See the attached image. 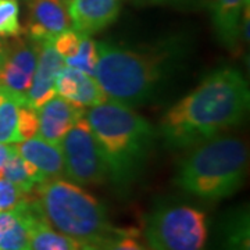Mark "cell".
Listing matches in <instances>:
<instances>
[{
	"label": "cell",
	"mask_w": 250,
	"mask_h": 250,
	"mask_svg": "<svg viewBox=\"0 0 250 250\" xmlns=\"http://www.w3.org/2000/svg\"><path fill=\"white\" fill-rule=\"evenodd\" d=\"M249 103V85L243 74L220 68L166 111L160 121L161 138L171 149L193 147L241 124Z\"/></svg>",
	"instance_id": "obj_1"
},
{
	"label": "cell",
	"mask_w": 250,
	"mask_h": 250,
	"mask_svg": "<svg viewBox=\"0 0 250 250\" xmlns=\"http://www.w3.org/2000/svg\"><path fill=\"white\" fill-rule=\"evenodd\" d=\"M85 118L107 164L108 179L121 193L126 192L142 171L154 128L134 108L107 100L89 107Z\"/></svg>",
	"instance_id": "obj_2"
},
{
	"label": "cell",
	"mask_w": 250,
	"mask_h": 250,
	"mask_svg": "<svg viewBox=\"0 0 250 250\" xmlns=\"http://www.w3.org/2000/svg\"><path fill=\"white\" fill-rule=\"evenodd\" d=\"M249 153L243 141L214 136L193 146L181 160L175 184L202 200H221L236 193L245 182Z\"/></svg>",
	"instance_id": "obj_3"
},
{
	"label": "cell",
	"mask_w": 250,
	"mask_h": 250,
	"mask_svg": "<svg viewBox=\"0 0 250 250\" xmlns=\"http://www.w3.org/2000/svg\"><path fill=\"white\" fill-rule=\"evenodd\" d=\"M93 77L110 102L134 108L146 104L166 78V52H138L96 42Z\"/></svg>",
	"instance_id": "obj_4"
},
{
	"label": "cell",
	"mask_w": 250,
	"mask_h": 250,
	"mask_svg": "<svg viewBox=\"0 0 250 250\" xmlns=\"http://www.w3.org/2000/svg\"><path fill=\"white\" fill-rule=\"evenodd\" d=\"M34 195L47 223L80 245L103 238L114 229L106 206L71 181H43L36 185Z\"/></svg>",
	"instance_id": "obj_5"
},
{
	"label": "cell",
	"mask_w": 250,
	"mask_h": 250,
	"mask_svg": "<svg viewBox=\"0 0 250 250\" xmlns=\"http://www.w3.org/2000/svg\"><path fill=\"white\" fill-rule=\"evenodd\" d=\"M143 236L150 250H206L207 215L195 206L160 203L146 215Z\"/></svg>",
	"instance_id": "obj_6"
},
{
	"label": "cell",
	"mask_w": 250,
	"mask_h": 250,
	"mask_svg": "<svg viewBox=\"0 0 250 250\" xmlns=\"http://www.w3.org/2000/svg\"><path fill=\"white\" fill-rule=\"evenodd\" d=\"M60 149L65 177L77 185H102L108 179L107 164L85 117L64 135Z\"/></svg>",
	"instance_id": "obj_7"
},
{
	"label": "cell",
	"mask_w": 250,
	"mask_h": 250,
	"mask_svg": "<svg viewBox=\"0 0 250 250\" xmlns=\"http://www.w3.org/2000/svg\"><path fill=\"white\" fill-rule=\"evenodd\" d=\"M39 45L25 38L17 39L3 50L0 65V92L16 99L21 106H27V96L38 62Z\"/></svg>",
	"instance_id": "obj_8"
},
{
	"label": "cell",
	"mask_w": 250,
	"mask_h": 250,
	"mask_svg": "<svg viewBox=\"0 0 250 250\" xmlns=\"http://www.w3.org/2000/svg\"><path fill=\"white\" fill-rule=\"evenodd\" d=\"M27 38L38 43L53 41L62 31L71 28L67 6L62 0H27Z\"/></svg>",
	"instance_id": "obj_9"
},
{
	"label": "cell",
	"mask_w": 250,
	"mask_h": 250,
	"mask_svg": "<svg viewBox=\"0 0 250 250\" xmlns=\"http://www.w3.org/2000/svg\"><path fill=\"white\" fill-rule=\"evenodd\" d=\"M36 114L39 124L36 136L59 145L72 125L85 117V110L56 95L36 108Z\"/></svg>",
	"instance_id": "obj_10"
},
{
	"label": "cell",
	"mask_w": 250,
	"mask_h": 250,
	"mask_svg": "<svg viewBox=\"0 0 250 250\" xmlns=\"http://www.w3.org/2000/svg\"><path fill=\"white\" fill-rule=\"evenodd\" d=\"M123 0H71L68 16L71 28L83 35H93L114 22Z\"/></svg>",
	"instance_id": "obj_11"
},
{
	"label": "cell",
	"mask_w": 250,
	"mask_h": 250,
	"mask_svg": "<svg viewBox=\"0 0 250 250\" xmlns=\"http://www.w3.org/2000/svg\"><path fill=\"white\" fill-rule=\"evenodd\" d=\"M64 65L62 57L56 52L50 41L39 45L38 62L27 96L28 107L36 110L49 99L56 96V77Z\"/></svg>",
	"instance_id": "obj_12"
},
{
	"label": "cell",
	"mask_w": 250,
	"mask_h": 250,
	"mask_svg": "<svg viewBox=\"0 0 250 250\" xmlns=\"http://www.w3.org/2000/svg\"><path fill=\"white\" fill-rule=\"evenodd\" d=\"M54 86L57 96L81 107H93L107 100L93 75L70 65H64L57 74Z\"/></svg>",
	"instance_id": "obj_13"
},
{
	"label": "cell",
	"mask_w": 250,
	"mask_h": 250,
	"mask_svg": "<svg viewBox=\"0 0 250 250\" xmlns=\"http://www.w3.org/2000/svg\"><path fill=\"white\" fill-rule=\"evenodd\" d=\"M20 143L21 145L17 146L18 154L31 163L45 181L65 177L60 145L47 142L39 136H32Z\"/></svg>",
	"instance_id": "obj_14"
},
{
	"label": "cell",
	"mask_w": 250,
	"mask_h": 250,
	"mask_svg": "<svg viewBox=\"0 0 250 250\" xmlns=\"http://www.w3.org/2000/svg\"><path fill=\"white\" fill-rule=\"evenodd\" d=\"M243 7H246L243 0H214L213 3L215 32L221 45L231 52H235L238 47L241 31L239 21Z\"/></svg>",
	"instance_id": "obj_15"
},
{
	"label": "cell",
	"mask_w": 250,
	"mask_h": 250,
	"mask_svg": "<svg viewBox=\"0 0 250 250\" xmlns=\"http://www.w3.org/2000/svg\"><path fill=\"white\" fill-rule=\"evenodd\" d=\"M217 250H250V224L248 207L229 211L218 228Z\"/></svg>",
	"instance_id": "obj_16"
},
{
	"label": "cell",
	"mask_w": 250,
	"mask_h": 250,
	"mask_svg": "<svg viewBox=\"0 0 250 250\" xmlns=\"http://www.w3.org/2000/svg\"><path fill=\"white\" fill-rule=\"evenodd\" d=\"M0 250H31L29 224L20 206L0 211Z\"/></svg>",
	"instance_id": "obj_17"
},
{
	"label": "cell",
	"mask_w": 250,
	"mask_h": 250,
	"mask_svg": "<svg viewBox=\"0 0 250 250\" xmlns=\"http://www.w3.org/2000/svg\"><path fill=\"white\" fill-rule=\"evenodd\" d=\"M31 250H81L80 243L56 231L47 220H41L29 228Z\"/></svg>",
	"instance_id": "obj_18"
},
{
	"label": "cell",
	"mask_w": 250,
	"mask_h": 250,
	"mask_svg": "<svg viewBox=\"0 0 250 250\" xmlns=\"http://www.w3.org/2000/svg\"><path fill=\"white\" fill-rule=\"evenodd\" d=\"M0 177L10 181L25 193H32L36 185L45 181L31 163L18 154V150L6 161L0 170Z\"/></svg>",
	"instance_id": "obj_19"
},
{
	"label": "cell",
	"mask_w": 250,
	"mask_h": 250,
	"mask_svg": "<svg viewBox=\"0 0 250 250\" xmlns=\"http://www.w3.org/2000/svg\"><path fill=\"white\" fill-rule=\"evenodd\" d=\"M81 250H150L136 231L114 228L111 232L96 241L81 243Z\"/></svg>",
	"instance_id": "obj_20"
},
{
	"label": "cell",
	"mask_w": 250,
	"mask_h": 250,
	"mask_svg": "<svg viewBox=\"0 0 250 250\" xmlns=\"http://www.w3.org/2000/svg\"><path fill=\"white\" fill-rule=\"evenodd\" d=\"M16 99L0 92V143H20L18 132V108Z\"/></svg>",
	"instance_id": "obj_21"
},
{
	"label": "cell",
	"mask_w": 250,
	"mask_h": 250,
	"mask_svg": "<svg viewBox=\"0 0 250 250\" xmlns=\"http://www.w3.org/2000/svg\"><path fill=\"white\" fill-rule=\"evenodd\" d=\"M96 59H98L96 42L90 36L83 35L77 54L72 56L71 59L64 60V64L70 65V67H74L77 70H81V71L86 72L89 75H93L95 65H96Z\"/></svg>",
	"instance_id": "obj_22"
},
{
	"label": "cell",
	"mask_w": 250,
	"mask_h": 250,
	"mask_svg": "<svg viewBox=\"0 0 250 250\" xmlns=\"http://www.w3.org/2000/svg\"><path fill=\"white\" fill-rule=\"evenodd\" d=\"M21 31L18 0H0V36L17 38Z\"/></svg>",
	"instance_id": "obj_23"
},
{
	"label": "cell",
	"mask_w": 250,
	"mask_h": 250,
	"mask_svg": "<svg viewBox=\"0 0 250 250\" xmlns=\"http://www.w3.org/2000/svg\"><path fill=\"white\" fill-rule=\"evenodd\" d=\"M82 36H83V34H80L74 28H68V29L62 31L60 35L54 38L52 41V45L56 49V52L62 56V60H67V59H71L72 56L77 54L78 49H80Z\"/></svg>",
	"instance_id": "obj_24"
},
{
	"label": "cell",
	"mask_w": 250,
	"mask_h": 250,
	"mask_svg": "<svg viewBox=\"0 0 250 250\" xmlns=\"http://www.w3.org/2000/svg\"><path fill=\"white\" fill-rule=\"evenodd\" d=\"M28 195L29 193L22 192L14 184L0 177V211L14 210L27 199Z\"/></svg>",
	"instance_id": "obj_25"
},
{
	"label": "cell",
	"mask_w": 250,
	"mask_h": 250,
	"mask_svg": "<svg viewBox=\"0 0 250 250\" xmlns=\"http://www.w3.org/2000/svg\"><path fill=\"white\" fill-rule=\"evenodd\" d=\"M38 114L36 110L28 106H20L18 108V132L20 139L27 141L38 135Z\"/></svg>",
	"instance_id": "obj_26"
},
{
	"label": "cell",
	"mask_w": 250,
	"mask_h": 250,
	"mask_svg": "<svg viewBox=\"0 0 250 250\" xmlns=\"http://www.w3.org/2000/svg\"><path fill=\"white\" fill-rule=\"evenodd\" d=\"M14 153H17V146L16 145L0 143V170L3 168L6 161L9 160Z\"/></svg>",
	"instance_id": "obj_27"
},
{
	"label": "cell",
	"mask_w": 250,
	"mask_h": 250,
	"mask_svg": "<svg viewBox=\"0 0 250 250\" xmlns=\"http://www.w3.org/2000/svg\"><path fill=\"white\" fill-rule=\"evenodd\" d=\"M136 4H141V6H146V4H160V3H166L168 0H132Z\"/></svg>",
	"instance_id": "obj_28"
},
{
	"label": "cell",
	"mask_w": 250,
	"mask_h": 250,
	"mask_svg": "<svg viewBox=\"0 0 250 250\" xmlns=\"http://www.w3.org/2000/svg\"><path fill=\"white\" fill-rule=\"evenodd\" d=\"M1 62H3V50L0 49V65H1Z\"/></svg>",
	"instance_id": "obj_29"
},
{
	"label": "cell",
	"mask_w": 250,
	"mask_h": 250,
	"mask_svg": "<svg viewBox=\"0 0 250 250\" xmlns=\"http://www.w3.org/2000/svg\"><path fill=\"white\" fill-rule=\"evenodd\" d=\"M70 1H71V0H62V3H64L65 6H68V4H70Z\"/></svg>",
	"instance_id": "obj_30"
},
{
	"label": "cell",
	"mask_w": 250,
	"mask_h": 250,
	"mask_svg": "<svg viewBox=\"0 0 250 250\" xmlns=\"http://www.w3.org/2000/svg\"><path fill=\"white\" fill-rule=\"evenodd\" d=\"M243 1H245V6H249L250 0H243Z\"/></svg>",
	"instance_id": "obj_31"
}]
</instances>
